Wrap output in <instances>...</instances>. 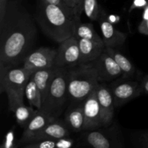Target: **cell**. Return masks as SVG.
Returning <instances> with one entry per match:
<instances>
[{
    "instance_id": "277c9868",
    "label": "cell",
    "mask_w": 148,
    "mask_h": 148,
    "mask_svg": "<svg viewBox=\"0 0 148 148\" xmlns=\"http://www.w3.org/2000/svg\"><path fill=\"white\" fill-rule=\"evenodd\" d=\"M98 84L96 69L92 62L69 68L67 88L71 102L84 101Z\"/></svg>"
},
{
    "instance_id": "d6986e66",
    "label": "cell",
    "mask_w": 148,
    "mask_h": 148,
    "mask_svg": "<svg viewBox=\"0 0 148 148\" xmlns=\"http://www.w3.org/2000/svg\"><path fill=\"white\" fill-rule=\"evenodd\" d=\"M104 50L114 58V60L116 62L119 67L121 68L122 71L121 78L128 79L134 76L135 74V67L134 64L124 55L119 52L118 51L115 50L114 48L108 47V46H106Z\"/></svg>"
},
{
    "instance_id": "ba28073f",
    "label": "cell",
    "mask_w": 148,
    "mask_h": 148,
    "mask_svg": "<svg viewBox=\"0 0 148 148\" xmlns=\"http://www.w3.org/2000/svg\"><path fill=\"white\" fill-rule=\"evenodd\" d=\"M79 41L72 36L59 43L54 65L57 67H75L79 65Z\"/></svg>"
},
{
    "instance_id": "f1b7e54d",
    "label": "cell",
    "mask_w": 148,
    "mask_h": 148,
    "mask_svg": "<svg viewBox=\"0 0 148 148\" xmlns=\"http://www.w3.org/2000/svg\"><path fill=\"white\" fill-rule=\"evenodd\" d=\"M83 1L84 0H77V5L75 8V14L78 17H80L81 14L83 11Z\"/></svg>"
},
{
    "instance_id": "d4e9b609",
    "label": "cell",
    "mask_w": 148,
    "mask_h": 148,
    "mask_svg": "<svg viewBox=\"0 0 148 148\" xmlns=\"http://www.w3.org/2000/svg\"><path fill=\"white\" fill-rule=\"evenodd\" d=\"M132 138L137 147L148 148V130L137 132Z\"/></svg>"
},
{
    "instance_id": "30bf717a",
    "label": "cell",
    "mask_w": 148,
    "mask_h": 148,
    "mask_svg": "<svg viewBox=\"0 0 148 148\" xmlns=\"http://www.w3.org/2000/svg\"><path fill=\"white\" fill-rule=\"evenodd\" d=\"M92 64L96 69L99 82H111L122 76L121 68L114 58L105 50L98 59L92 62Z\"/></svg>"
},
{
    "instance_id": "1f68e13d",
    "label": "cell",
    "mask_w": 148,
    "mask_h": 148,
    "mask_svg": "<svg viewBox=\"0 0 148 148\" xmlns=\"http://www.w3.org/2000/svg\"><path fill=\"white\" fill-rule=\"evenodd\" d=\"M64 1L65 4H66L68 7L72 8L75 12V8H76L77 5V0H64Z\"/></svg>"
},
{
    "instance_id": "7a4b0ae2",
    "label": "cell",
    "mask_w": 148,
    "mask_h": 148,
    "mask_svg": "<svg viewBox=\"0 0 148 148\" xmlns=\"http://www.w3.org/2000/svg\"><path fill=\"white\" fill-rule=\"evenodd\" d=\"M39 27L49 38L60 43L74 36L80 17L57 5L40 1L35 17Z\"/></svg>"
},
{
    "instance_id": "e0dca14e",
    "label": "cell",
    "mask_w": 148,
    "mask_h": 148,
    "mask_svg": "<svg viewBox=\"0 0 148 148\" xmlns=\"http://www.w3.org/2000/svg\"><path fill=\"white\" fill-rule=\"evenodd\" d=\"M79 41L80 59L79 65L94 62L105 49V45L99 44L86 38H77Z\"/></svg>"
},
{
    "instance_id": "4316f807",
    "label": "cell",
    "mask_w": 148,
    "mask_h": 148,
    "mask_svg": "<svg viewBox=\"0 0 148 148\" xmlns=\"http://www.w3.org/2000/svg\"><path fill=\"white\" fill-rule=\"evenodd\" d=\"M147 3V1H146V0H134L130 8V12L132 11L133 10H135L137 8L145 7Z\"/></svg>"
},
{
    "instance_id": "9a60e30c",
    "label": "cell",
    "mask_w": 148,
    "mask_h": 148,
    "mask_svg": "<svg viewBox=\"0 0 148 148\" xmlns=\"http://www.w3.org/2000/svg\"><path fill=\"white\" fill-rule=\"evenodd\" d=\"M70 134V130L64 121L56 119L46 125L43 130L38 132L32 138L30 143L42 140H58L68 137Z\"/></svg>"
},
{
    "instance_id": "603a6c76",
    "label": "cell",
    "mask_w": 148,
    "mask_h": 148,
    "mask_svg": "<svg viewBox=\"0 0 148 148\" xmlns=\"http://www.w3.org/2000/svg\"><path fill=\"white\" fill-rule=\"evenodd\" d=\"M83 11L87 17L92 21L98 20L101 14V10L98 0H84Z\"/></svg>"
},
{
    "instance_id": "83f0119b",
    "label": "cell",
    "mask_w": 148,
    "mask_h": 148,
    "mask_svg": "<svg viewBox=\"0 0 148 148\" xmlns=\"http://www.w3.org/2000/svg\"><path fill=\"white\" fill-rule=\"evenodd\" d=\"M138 31L142 34L148 36V20H143L138 26Z\"/></svg>"
},
{
    "instance_id": "52a82bcc",
    "label": "cell",
    "mask_w": 148,
    "mask_h": 148,
    "mask_svg": "<svg viewBox=\"0 0 148 148\" xmlns=\"http://www.w3.org/2000/svg\"><path fill=\"white\" fill-rule=\"evenodd\" d=\"M114 98L116 108L121 106L143 92L141 82L121 79L114 80L109 85Z\"/></svg>"
},
{
    "instance_id": "7c38bea8",
    "label": "cell",
    "mask_w": 148,
    "mask_h": 148,
    "mask_svg": "<svg viewBox=\"0 0 148 148\" xmlns=\"http://www.w3.org/2000/svg\"><path fill=\"white\" fill-rule=\"evenodd\" d=\"M96 94L101 108L103 127H108L112 124L116 108L110 86L105 83H99L96 88Z\"/></svg>"
},
{
    "instance_id": "4fadbf2b",
    "label": "cell",
    "mask_w": 148,
    "mask_h": 148,
    "mask_svg": "<svg viewBox=\"0 0 148 148\" xmlns=\"http://www.w3.org/2000/svg\"><path fill=\"white\" fill-rule=\"evenodd\" d=\"M56 119L53 118L50 115L43 111L38 110L37 113L34 116L26 128L24 129L21 138L18 141L19 147H23L28 144L30 140L38 132L43 130L46 125L53 121Z\"/></svg>"
},
{
    "instance_id": "5bb4252c",
    "label": "cell",
    "mask_w": 148,
    "mask_h": 148,
    "mask_svg": "<svg viewBox=\"0 0 148 148\" xmlns=\"http://www.w3.org/2000/svg\"><path fill=\"white\" fill-rule=\"evenodd\" d=\"M98 19L103 35V40L106 46L115 48L124 44L127 39V35L116 29L104 14H100Z\"/></svg>"
},
{
    "instance_id": "44dd1931",
    "label": "cell",
    "mask_w": 148,
    "mask_h": 148,
    "mask_svg": "<svg viewBox=\"0 0 148 148\" xmlns=\"http://www.w3.org/2000/svg\"><path fill=\"white\" fill-rule=\"evenodd\" d=\"M25 96L32 106L36 109L40 110L42 108V96L36 82L32 77L29 79L25 87Z\"/></svg>"
},
{
    "instance_id": "836d02e7",
    "label": "cell",
    "mask_w": 148,
    "mask_h": 148,
    "mask_svg": "<svg viewBox=\"0 0 148 148\" xmlns=\"http://www.w3.org/2000/svg\"><path fill=\"white\" fill-rule=\"evenodd\" d=\"M14 1H21V0H14Z\"/></svg>"
},
{
    "instance_id": "6da1fadb",
    "label": "cell",
    "mask_w": 148,
    "mask_h": 148,
    "mask_svg": "<svg viewBox=\"0 0 148 148\" xmlns=\"http://www.w3.org/2000/svg\"><path fill=\"white\" fill-rule=\"evenodd\" d=\"M38 30L29 12L19 1L9 0L0 20V65L17 66L33 51Z\"/></svg>"
},
{
    "instance_id": "2e32d148",
    "label": "cell",
    "mask_w": 148,
    "mask_h": 148,
    "mask_svg": "<svg viewBox=\"0 0 148 148\" xmlns=\"http://www.w3.org/2000/svg\"><path fill=\"white\" fill-rule=\"evenodd\" d=\"M64 122L70 131L78 132L84 128V101L71 102L65 113Z\"/></svg>"
},
{
    "instance_id": "d6a6232c",
    "label": "cell",
    "mask_w": 148,
    "mask_h": 148,
    "mask_svg": "<svg viewBox=\"0 0 148 148\" xmlns=\"http://www.w3.org/2000/svg\"><path fill=\"white\" fill-rule=\"evenodd\" d=\"M143 20H148V1L145 7H144V10H143Z\"/></svg>"
},
{
    "instance_id": "cb8c5ba5",
    "label": "cell",
    "mask_w": 148,
    "mask_h": 148,
    "mask_svg": "<svg viewBox=\"0 0 148 148\" xmlns=\"http://www.w3.org/2000/svg\"><path fill=\"white\" fill-rule=\"evenodd\" d=\"M59 140H42L23 146L25 148H59Z\"/></svg>"
},
{
    "instance_id": "f546056e",
    "label": "cell",
    "mask_w": 148,
    "mask_h": 148,
    "mask_svg": "<svg viewBox=\"0 0 148 148\" xmlns=\"http://www.w3.org/2000/svg\"><path fill=\"white\" fill-rule=\"evenodd\" d=\"M9 0H0V20L3 18Z\"/></svg>"
},
{
    "instance_id": "4dcf8cb0",
    "label": "cell",
    "mask_w": 148,
    "mask_h": 148,
    "mask_svg": "<svg viewBox=\"0 0 148 148\" xmlns=\"http://www.w3.org/2000/svg\"><path fill=\"white\" fill-rule=\"evenodd\" d=\"M141 87L143 92L148 94V75L143 77L141 81Z\"/></svg>"
},
{
    "instance_id": "5b68a950",
    "label": "cell",
    "mask_w": 148,
    "mask_h": 148,
    "mask_svg": "<svg viewBox=\"0 0 148 148\" xmlns=\"http://www.w3.org/2000/svg\"><path fill=\"white\" fill-rule=\"evenodd\" d=\"M68 73L69 68L58 67L49 85L40 111L54 119H58L62 112L68 96Z\"/></svg>"
},
{
    "instance_id": "8fae6325",
    "label": "cell",
    "mask_w": 148,
    "mask_h": 148,
    "mask_svg": "<svg viewBox=\"0 0 148 148\" xmlns=\"http://www.w3.org/2000/svg\"><path fill=\"white\" fill-rule=\"evenodd\" d=\"M103 127L101 108L96 94V88L84 101L83 131Z\"/></svg>"
},
{
    "instance_id": "ffe728a7",
    "label": "cell",
    "mask_w": 148,
    "mask_h": 148,
    "mask_svg": "<svg viewBox=\"0 0 148 148\" xmlns=\"http://www.w3.org/2000/svg\"><path fill=\"white\" fill-rule=\"evenodd\" d=\"M74 36L77 38L89 39L99 44L105 45L103 40L96 33L92 23H81V22L78 23L75 28Z\"/></svg>"
},
{
    "instance_id": "ac0fdd59",
    "label": "cell",
    "mask_w": 148,
    "mask_h": 148,
    "mask_svg": "<svg viewBox=\"0 0 148 148\" xmlns=\"http://www.w3.org/2000/svg\"><path fill=\"white\" fill-rule=\"evenodd\" d=\"M57 68V66H53L46 69H39L33 72V75H31V77L35 80L41 94L42 103L44 100L49 85L56 73Z\"/></svg>"
},
{
    "instance_id": "3957f363",
    "label": "cell",
    "mask_w": 148,
    "mask_h": 148,
    "mask_svg": "<svg viewBox=\"0 0 148 148\" xmlns=\"http://www.w3.org/2000/svg\"><path fill=\"white\" fill-rule=\"evenodd\" d=\"M33 72L17 66L0 65V92H5L10 111L24 103L25 90Z\"/></svg>"
},
{
    "instance_id": "7402d4cb",
    "label": "cell",
    "mask_w": 148,
    "mask_h": 148,
    "mask_svg": "<svg viewBox=\"0 0 148 148\" xmlns=\"http://www.w3.org/2000/svg\"><path fill=\"white\" fill-rule=\"evenodd\" d=\"M37 111L38 109H34L32 106H27L23 103L17 106L14 113L17 122L22 128L25 129L27 127Z\"/></svg>"
},
{
    "instance_id": "9c48e42d",
    "label": "cell",
    "mask_w": 148,
    "mask_h": 148,
    "mask_svg": "<svg viewBox=\"0 0 148 148\" xmlns=\"http://www.w3.org/2000/svg\"><path fill=\"white\" fill-rule=\"evenodd\" d=\"M57 50L48 47H40L31 51L23 62V67L27 70L36 72L55 66Z\"/></svg>"
},
{
    "instance_id": "484cf974",
    "label": "cell",
    "mask_w": 148,
    "mask_h": 148,
    "mask_svg": "<svg viewBox=\"0 0 148 148\" xmlns=\"http://www.w3.org/2000/svg\"><path fill=\"white\" fill-rule=\"evenodd\" d=\"M42 1H44V2L49 3V4H55V5H57L59 7H62L63 8L64 10H66V11L69 12L70 13H73V14H75V11L72 10V8L68 7L65 2L64 1V0H40Z\"/></svg>"
},
{
    "instance_id": "8992f818",
    "label": "cell",
    "mask_w": 148,
    "mask_h": 148,
    "mask_svg": "<svg viewBox=\"0 0 148 148\" xmlns=\"http://www.w3.org/2000/svg\"><path fill=\"white\" fill-rule=\"evenodd\" d=\"M100 128L84 131L80 136V145L95 148L124 147L122 134L117 125L114 124L111 127L108 126Z\"/></svg>"
}]
</instances>
